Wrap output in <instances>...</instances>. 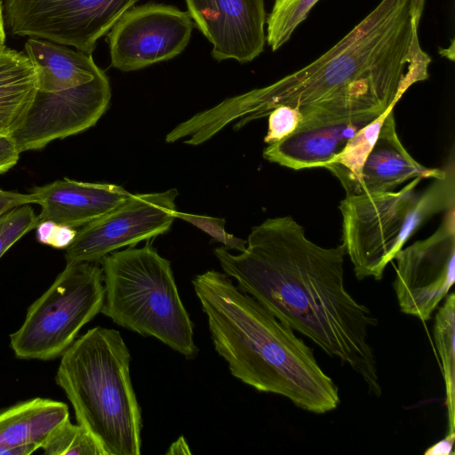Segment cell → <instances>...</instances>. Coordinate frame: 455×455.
<instances>
[{"mask_svg": "<svg viewBox=\"0 0 455 455\" xmlns=\"http://www.w3.org/2000/svg\"><path fill=\"white\" fill-rule=\"evenodd\" d=\"M426 1L381 0L313 62L226 99V116L240 129L284 105L301 114L300 130L395 108L412 84L429 76L432 60L419 36Z\"/></svg>", "mask_w": 455, "mask_h": 455, "instance_id": "1", "label": "cell"}, {"mask_svg": "<svg viewBox=\"0 0 455 455\" xmlns=\"http://www.w3.org/2000/svg\"><path fill=\"white\" fill-rule=\"evenodd\" d=\"M343 244L325 248L305 235L291 216L267 219L251 228L246 247L214 255L237 287L275 317L358 373L368 390L382 388L369 331L378 320L347 291Z\"/></svg>", "mask_w": 455, "mask_h": 455, "instance_id": "2", "label": "cell"}, {"mask_svg": "<svg viewBox=\"0 0 455 455\" xmlns=\"http://www.w3.org/2000/svg\"><path fill=\"white\" fill-rule=\"evenodd\" d=\"M217 353L231 374L259 392L284 396L323 414L340 403L339 388L313 351L286 323L212 269L192 280Z\"/></svg>", "mask_w": 455, "mask_h": 455, "instance_id": "3", "label": "cell"}, {"mask_svg": "<svg viewBox=\"0 0 455 455\" xmlns=\"http://www.w3.org/2000/svg\"><path fill=\"white\" fill-rule=\"evenodd\" d=\"M60 356L55 379L77 424L104 455H140L141 411L130 375L131 354L120 332L90 329Z\"/></svg>", "mask_w": 455, "mask_h": 455, "instance_id": "4", "label": "cell"}, {"mask_svg": "<svg viewBox=\"0 0 455 455\" xmlns=\"http://www.w3.org/2000/svg\"><path fill=\"white\" fill-rule=\"evenodd\" d=\"M100 263L105 291L100 313L119 326L157 339L187 359L197 355L193 323L171 262L150 242L115 251Z\"/></svg>", "mask_w": 455, "mask_h": 455, "instance_id": "5", "label": "cell"}, {"mask_svg": "<svg viewBox=\"0 0 455 455\" xmlns=\"http://www.w3.org/2000/svg\"><path fill=\"white\" fill-rule=\"evenodd\" d=\"M443 177L423 191L417 177L402 189L380 194L346 196L339 204L342 240L358 280H380L412 234L428 219L455 204L454 153Z\"/></svg>", "mask_w": 455, "mask_h": 455, "instance_id": "6", "label": "cell"}, {"mask_svg": "<svg viewBox=\"0 0 455 455\" xmlns=\"http://www.w3.org/2000/svg\"><path fill=\"white\" fill-rule=\"evenodd\" d=\"M104 294L100 263H66L28 308L20 327L10 335L15 356L44 361L60 356L80 330L100 313Z\"/></svg>", "mask_w": 455, "mask_h": 455, "instance_id": "7", "label": "cell"}, {"mask_svg": "<svg viewBox=\"0 0 455 455\" xmlns=\"http://www.w3.org/2000/svg\"><path fill=\"white\" fill-rule=\"evenodd\" d=\"M138 0H4L10 32L92 55L98 40Z\"/></svg>", "mask_w": 455, "mask_h": 455, "instance_id": "8", "label": "cell"}, {"mask_svg": "<svg viewBox=\"0 0 455 455\" xmlns=\"http://www.w3.org/2000/svg\"><path fill=\"white\" fill-rule=\"evenodd\" d=\"M176 188L131 194L118 206L81 227L65 250L66 263L100 262L108 254L167 233L177 211Z\"/></svg>", "mask_w": 455, "mask_h": 455, "instance_id": "9", "label": "cell"}, {"mask_svg": "<svg viewBox=\"0 0 455 455\" xmlns=\"http://www.w3.org/2000/svg\"><path fill=\"white\" fill-rule=\"evenodd\" d=\"M393 282L400 310L426 322L455 281V204L428 237L401 249Z\"/></svg>", "mask_w": 455, "mask_h": 455, "instance_id": "10", "label": "cell"}, {"mask_svg": "<svg viewBox=\"0 0 455 455\" xmlns=\"http://www.w3.org/2000/svg\"><path fill=\"white\" fill-rule=\"evenodd\" d=\"M193 21L188 12L149 3L126 11L108 34L111 66L134 71L171 60L188 44Z\"/></svg>", "mask_w": 455, "mask_h": 455, "instance_id": "11", "label": "cell"}, {"mask_svg": "<svg viewBox=\"0 0 455 455\" xmlns=\"http://www.w3.org/2000/svg\"><path fill=\"white\" fill-rule=\"evenodd\" d=\"M111 87L106 74L84 85L54 92L36 91L20 126L12 134L20 153L94 126L107 111Z\"/></svg>", "mask_w": 455, "mask_h": 455, "instance_id": "12", "label": "cell"}, {"mask_svg": "<svg viewBox=\"0 0 455 455\" xmlns=\"http://www.w3.org/2000/svg\"><path fill=\"white\" fill-rule=\"evenodd\" d=\"M185 1L197 28L212 43L216 60L232 59L244 64L264 51V0Z\"/></svg>", "mask_w": 455, "mask_h": 455, "instance_id": "13", "label": "cell"}, {"mask_svg": "<svg viewBox=\"0 0 455 455\" xmlns=\"http://www.w3.org/2000/svg\"><path fill=\"white\" fill-rule=\"evenodd\" d=\"M31 193L41 207L38 221L52 220L74 228L105 215L131 195L119 185L68 178L36 186Z\"/></svg>", "mask_w": 455, "mask_h": 455, "instance_id": "14", "label": "cell"}, {"mask_svg": "<svg viewBox=\"0 0 455 455\" xmlns=\"http://www.w3.org/2000/svg\"><path fill=\"white\" fill-rule=\"evenodd\" d=\"M380 115L370 113L349 120L296 130L265 148L263 157L293 170L324 168L352 137Z\"/></svg>", "mask_w": 455, "mask_h": 455, "instance_id": "15", "label": "cell"}, {"mask_svg": "<svg viewBox=\"0 0 455 455\" xmlns=\"http://www.w3.org/2000/svg\"><path fill=\"white\" fill-rule=\"evenodd\" d=\"M445 172V166L427 168L411 156L398 138L392 110L387 115L364 161L352 196L389 192L409 180L435 179L443 177Z\"/></svg>", "mask_w": 455, "mask_h": 455, "instance_id": "16", "label": "cell"}, {"mask_svg": "<svg viewBox=\"0 0 455 455\" xmlns=\"http://www.w3.org/2000/svg\"><path fill=\"white\" fill-rule=\"evenodd\" d=\"M69 418L66 403L36 397L0 411V455H29Z\"/></svg>", "mask_w": 455, "mask_h": 455, "instance_id": "17", "label": "cell"}, {"mask_svg": "<svg viewBox=\"0 0 455 455\" xmlns=\"http://www.w3.org/2000/svg\"><path fill=\"white\" fill-rule=\"evenodd\" d=\"M38 91L54 92L78 87L106 74L92 55L67 45L28 37L25 44Z\"/></svg>", "mask_w": 455, "mask_h": 455, "instance_id": "18", "label": "cell"}, {"mask_svg": "<svg viewBox=\"0 0 455 455\" xmlns=\"http://www.w3.org/2000/svg\"><path fill=\"white\" fill-rule=\"evenodd\" d=\"M37 91L28 56L5 45L0 49V132L12 135L22 124Z\"/></svg>", "mask_w": 455, "mask_h": 455, "instance_id": "19", "label": "cell"}, {"mask_svg": "<svg viewBox=\"0 0 455 455\" xmlns=\"http://www.w3.org/2000/svg\"><path fill=\"white\" fill-rule=\"evenodd\" d=\"M436 350L442 361L445 387L448 432L455 433V294L449 293L435 315L433 328Z\"/></svg>", "mask_w": 455, "mask_h": 455, "instance_id": "20", "label": "cell"}, {"mask_svg": "<svg viewBox=\"0 0 455 455\" xmlns=\"http://www.w3.org/2000/svg\"><path fill=\"white\" fill-rule=\"evenodd\" d=\"M393 109L390 108L363 127L347 141L342 151L324 166L340 181L347 196L353 195L364 161L378 138L387 115Z\"/></svg>", "mask_w": 455, "mask_h": 455, "instance_id": "21", "label": "cell"}, {"mask_svg": "<svg viewBox=\"0 0 455 455\" xmlns=\"http://www.w3.org/2000/svg\"><path fill=\"white\" fill-rule=\"evenodd\" d=\"M319 0H275L267 18V43L272 51L286 44Z\"/></svg>", "mask_w": 455, "mask_h": 455, "instance_id": "22", "label": "cell"}, {"mask_svg": "<svg viewBox=\"0 0 455 455\" xmlns=\"http://www.w3.org/2000/svg\"><path fill=\"white\" fill-rule=\"evenodd\" d=\"M42 449L48 455H104L92 435L69 418L51 433Z\"/></svg>", "mask_w": 455, "mask_h": 455, "instance_id": "23", "label": "cell"}, {"mask_svg": "<svg viewBox=\"0 0 455 455\" xmlns=\"http://www.w3.org/2000/svg\"><path fill=\"white\" fill-rule=\"evenodd\" d=\"M37 223L38 216L30 204L17 206L0 215V259Z\"/></svg>", "mask_w": 455, "mask_h": 455, "instance_id": "24", "label": "cell"}, {"mask_svg": "<svg viewBox=\"0 0 455 455\" xmlns=\"http://www.w3.org/2000/svg\"><path fill=\"white\" fill-rule=\"evenodd\" d=\"M175 219L187 221L209 235L213 241L221 243L228 250L243 251L246 247V240L236 237L226 231V220L223 218L211 217L176 211Z\"/></svg>", "mask_w": 455, "mask_h": 455, "instance_id": "25", "label": "cell"}, {"mask_svg": "<svg viewBox=\"0 0 455 455\" xmlns=\"http://www.w3.org/2000/svg\"><path fill=\"white\" fill-rule=\"evenodd\" d=\"M267 116L268 126L264 138L267 144L279 141L292 133L302 117L298 110L284 105L275 108Z\"/></svg>", "mask_w": 455, "mask_h": 455, "instance_id": "26", "label": "cell"}, {"mask_svg": "<svg viewBox=\"0 0 455 455\" xmlns=\"http://www.w3.org/2000/svg\"><path fill=\"white\" fill-rule=\"evenodd\" d=\"M20 154L12 136L0 132V174L12 169Z\"/></svg>", "mask_w": 455, "mask_h": 455, "instance_id": "27", "label": "cell"}, {"mask_svg": "<svg viewBox=\"0 0 455 455\" xmlns=\"http://www.w3.org/2000/svg\"><path fill=\"white\" fill-rule=\"evenodd\" d=\"M31 204H37L36 197L31 192L21 194L0 188V215L17 206Z\"/></svg>", "mask_w": 455, "mask_h": 455, "instance_id": "28", "label": "cell"}, {"mask_svg": "<svg viewBox=\"0 0 455 455\" xmlns=\"http://www.w3.org/2000/svg\"><path fill=\"white\" fill-rule=\"evenodd\" d=\"M76 233V228L57 223L48 245L58 249H66L74 241Z\"/></svg>", "mask_w": 455, "mask_h": 455, "instance_id": "29", "label": "cell"}, {"mask_svg": "<svg viewBox=\"0 0 455 455\" xmlns=\"http://www.w3.org/2000/svg\"><path fill=\"white\" fill-rule=\"evenodd\" d=\"M455 433H450L444 438L430 446L425 451V455H451L453 454V443Z\"/></svg>", "mask_w": 455, "mask_h": 455, "instance_id": "30", "label": "cell"}, {"mask_svg": "<svg viewBox=\"0 0 455 455\" xmlns=\"http://www.w3.org/2000/svg\"><path fill=\"white\" fill-rule=\"evenodd\" d=\"M57 223L52 220H41L38 221L36 227V236L38 242L43 244L48 245L52 232Z\"/></svg>", "mask_w": 455, "mask_h": 455, "instance_id": "31", "label": "cell"}, {"mask_svg": "<svg viewBox=\"0 0 455 455\" xmlns=\"http://www.w3.org/2000/svg\"><path fill=\"white\" fill-rule=\"evenodd\" d=\"M4 3L0 0V49L4 46L5 42V27H4Z\"/></svg>", "mask_w": 455, "mask_h": 455, "instance_id": "32", "label": "cell"}]
</instances>
